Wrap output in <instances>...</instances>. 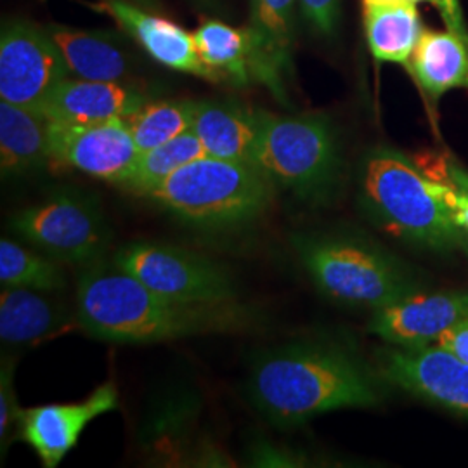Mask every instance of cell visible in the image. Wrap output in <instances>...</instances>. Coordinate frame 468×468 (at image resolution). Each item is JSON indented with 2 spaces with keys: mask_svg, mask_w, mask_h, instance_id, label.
<instances>
[{
  "mask_svg": "<svg viewBox=\"0 0 468 468\" xmlns=\"http://www.w3.org/2000/svg\"><path fill=\"white\" fill-rule=\"evenodd\" d=\"M446 176L448 183L452 187L456 218L468 234V170L450 160L446 165Z\"/></svg>",
  "mask_w": 468,
  "mask_h": 468,
  "instance_id": "cell-29",
  "label": "cell"
},
{
  "mask_svg": "<svg viewBox=\"0 0 468 468\" xmlns=\"http://www.w3.org/2000/svg\"><path fill=\"white\" fill-rule=\"evenodd\" d=\"M253 165L276 187L309 205L334 198L342 177V153L330 118L264 113Z\"/></svg>",
  "mask_w": 468,
  "mask_h": 468,
  "instance_id": "cell-6",
  "label": "cell"
},
{
  "mask_svg": "<svg viewBox=\"0 0 468 468\" xmlns=\"http://www.w3.org/2000/svg\"><path fill=\"white\" fill-rule=\"evenodd\" d=\"M113 264L158 295L185 303H229L236 284L228 269L197 251L158 241H135L115 253Z\"/></svg>",
  "mask_w": 468,
  "mask_h": 468,
  "instance_id": "cell-8",
  "label": "cell"
},
{
  "mask_svg": "<svg viewBox=\"0 0 468 468\" xmlns=\"http://www.w3.org/2000/svg\"><path fill=\"white\" fill-rule=\"evenodd\" d=\"M357 200L367 218L411 247L439 253H468L450 183L431 179L402 151L378 146L361 160Z\"/></svg>",
  "mask_w": 468,
  "mask_h": 468,
  "instance_id": "cell-3",
  "label": "cell"
},
{
  "mask_svg": "<svg viewBox=\"0 0 468 468\" xmlns=\"http://www.w3.org/2000/svg\"><path fill=\"white\" fill-rule=\"evenodd\" d=\"M437 9L441 11V16L444 19L446 28L458 35L468 46V27L460 0H441V4L437 5Z\"/></svg>",
  "mask_w": 468,
  "mask_h": 468,
  "instance_id": "cell-30",
  "label": "cell"
},
{
  "mask_svg": "<svg viewBox=\"0 0 468 468\" xmlns=\"http://www.w3.org/2000/svg\"><path fill=\"white\" fill-rule=\"evenodd\" d=\"M404 2H408V4H413V5H417L420 2H431V4H434L435 7L441 4V0H404Z\"/></svg>",
  "mask_w": 468,
  "mask_h": 468,
  "instance_id": "cell-34",
  "label": "cell"
},
{
  "mask_svg": "<svg viewBox=\"0 0 468 468\" xmlns=\"http://www.w3.org/2000/svg\"><path fill=\"white\" fill-rule=\"evenodd\" d=\"M67 307L49 292L5 286L0 295V338L11 347L37 346L71 330Z\"/></svg>",
  "mask_w": 468,
  "mask_h": 468,
  "instance_id": "cell-18",
  "label": "cell"
},
{
  "mask_svg": "<svg viewBox=\"0 0 468 468\" xmlns=\"http://www.w3.org/2000/svg\"><path fill=\"white\" fill-rule=\"evenodd\" d=\"M406 69L421 92L437 102L450 90L468 89V46L450 30L423 28Z\"/></svg>",
  "mask_w": 468,
  "mask_h": 468,
  "instance_id": "cell-21",
  "label": "cell"
},
{
  "mask_svg": "<svg viewBox=\"0 0 468 468\" xmlns=\"http://www.w3.org/2000/svg\"><path fill=\"white\" fill-rule=\"evenodd\" d=\"M249 390L257 410L278 427L382 401V384L356 352L318 340L262 354L251 368Z\"/></svg>",
  "mask_w": 468,
  "mask_h": 468,
  "instance_id": "cell-1",
  "label": "cell"
},
{
  "mask_svg": "<svg viewBox=\"0 0 468 468\" xmlns=\"http://www.w3.org/2000/svg\"><path fill=\"white\" fill-rule=\"evenodd\" d=\"M69 77L61 49L48 28L9 21L0 37V100L40 112Z\"/></svg>",
  "mask_w": 468,
  "mask_h": 468,
  "instance_id": "cell-9",
  "label": "cell"
},
{
  "mask_svg": "<svg viewBox=\"0 0 468 468\" xmlns=\"http://www.w3.org/2000/svg\"><path fill=\"white\" fill-rule=\"evenodd\" d=\"M77 323L115 344H154L195 335L234 332L250 323L249 311L229 303L172 301L113 266L87 269L77 286Z\"/></svg>",
  "mask_w": 468,
  "mask_h": 468,
  "instance_id": "cell-2",
  "label": "cell"
},
{
  "mask_svg": "<svg viewBox=\"0 0 468 468\" xmlns=\"http://www.w3.org/2000/svg\"><path fill=\"white\" fill-rule=\"evenodd\" d=\"M205 154L207 151L203 148L198 135L189 131L162 146L141 153L135 162L133 176L123 187H129L141 197H148L153 189L164 185L179 168Z\"/></svg>",
  "mask_w": 468,
  "mask_h": 468,
  "instance_id": "cell-24",
  "label": "cell"
},
{
  "mask_svg": "<svg viewBox=\"0 0 468 468\" xmlns=\"http://www.w3.org/2000/svg\"><path fill=\"white\" fill-rule=\"evenodd\" d=\"M56 261V259H54ZM49 255H40L4 238L0 241V283L40 292L65 288L67 276Z\"/></svg>",
  "mask_w": 468,
  "mask_h": 468,
  "instance_id": "cell-26",
  "label": "cell"
},
{
  "mask_svg": "<svg viewBox=\"0 0 468 468\" xmlns=\"http://www.w3.org/2000/svg\"><path fill=\"white\" fill-rule=\"evenodd\" d=\"M382 375L421 399L468 417V363L439 346H396L384 352Z\"/></svg>",
  "mask_w": 468,
  "mask_h": 468,
  "instance_id": "cell-13",
  "label": "cell"
},
{
  "mask_svg": "<svg viewBox=\"0 0 468 468\" xmlns=\"http://www.w3.org/2000/svg\"><path fill=\"white\" fill-rule=\"evenodd\" d=\"M365 32L368 48L378 63L408 68L423 32L413 4L365 7Z\"/></svg>",
  "mask_w": 468,
  "mask_h": 468,
  "instance_id": "cell-22",
  "label": "cell"
},
{
  "mask_svg": "<svg viewBox=\"0 0 468 468\" xmlns=\"http://www.w3.org/2000/svg\"><path fill=\"white\" fill-rule=\"evenodd\" d=\"M293 241L313 283L338 303L375 313L425 286L410 264L368 238L314 233Z\"/></svg>",
  "mask_w": 468,
  "mask_h": 468,
  "instance_id": "cell-4",
  "label": "cell"
},
{
  "mask_svg": "<svg viewBox=\"0 0 468 468\" xmlns=\"http://www.w3.org/2000/svg\"><path fill=\"white\" fill-rule=\"evenodd\" d=\"M11 228L46 255L77 266L100 261L112 239L98 200L71 189L23 208L11 220Z\"/></svg>",
  "mask_w": 468,
  "mask_h": 468,
  "instance_id": "cell-7",
  "label": "cell"
},
{
  "mask_svg": "<svg viewBox=\"0 0 468 468\" xmlns=\"http://www.w3.org/2000/svg\"><path fill=\"white\" fill-rule=\"evenodd\" d=\"M201 61L218 79L228 77L238 84H247L250 68V38L247 28H234L218 19L203 21L193 34Z\"/></svg>",
  "mask_w": 468,
  "mask_h": 468,
  "instance_id": "cell-23",
  "label": "cell"
},
{
  "mask_svg": "<svg viewBox=\"0 0 468 468\" xmlns=\"http://www.w3.org/2000/svg\"><path fill=\"white\" fill-rule=\"evenodd\" d=\"M50 162L49 120L40 112L0 102V168L4 177L34 174Z\"/></svg>",
  "mask_w": 468,
  "mask_h": 468,
  "instance_id": "cell-20",
  "label": "cell"
},
{
  "mask_svg": "<svg viewBox=\"0 0 468 468\" xmlns=\"http://www.w3.org/2000/svg\"><path fill=\"white\" fill-rule=\"evenodd\" d=\"M299 0H251V73L282 94L284 73L292 69L295 15Z\"/></svg>",
  "mask_w": 468,
  "mask_h": 468,
  "instance_id": "cell-16",
  "label": "cell"
},
{
  "mask_svg": "<svg viewBox=\"0 0 468 468\" xmlns=\"http://www.w3.org/2000/svg\"><path fill=\"white\" fill-rule=\"evenodd\" d=\"M302 16L305 21L324 37L336 34L340 16H342V0H299Z\"/></svg>",
  "mask_w": 468,
  "mask_h": 468,
  "instance_id": "cell-28",
  "label": "cell"
},
{
  "mask_svg": "<svg viewBox=\"0 0 468 468\" xmlns=\"http://www.w3.org/2000/svg\"><path fill=\"white\" fill-rule=\"evenodd\" d=\"M118 408V390L106 382L84 401L42 404L21 411L16 439L28 444L42 465L58 467L84 434L89 423Z\"/></svg>",
  "mask_w": 468,
  "mask_h": 468,
  "instance_id": "cell-11",
  "label": "cell"
},
{
  "mask_svg": "<svg viewBox=\"0 0 468 468\" xmlns=\"http://www.w3.org/2000/svg\"><path fill=\"white\" fill-rule=\"evenodd\" d=\"M274 187L253 164L205 154L179 168L146 198L187 224L228 229L261 218Z\"/></svg>",
  "mask_w": 468,
  "mask_h": 468,
  "instance_id": "cell-5",
  "label": "cell"
},
{
  "mask_svg": "<svg viewBox=\"0 0 468 468\" xmlns=\"http://www.w3.org/2000/svg\"><path fill=\"white\" fill-rule=\"evenodd\" d=\"M437 346L452 352L460 361L468 363V326L454 328L437 340Z\"/></svg>",
  "mask_w": 468,
  "mask_h": 468,
  "instance_id": "cell-31",
  "label": "cell"
},
{
  "mask_svg": "<svg viewBox=\"0 0 468 468\" xmlns=\"http://www.w3.org/2000/svg\"><path fill=\"white\" fill-rule=\"evenodd\" d=\"M94 7L113 17L160 65L207 80H218V75L201 61L193 34L172 19L156 16L123 0H100Z\"/></svg>",
  "mask_w": 468,
  "mask_h": 468,
  "instance_id": "cell-14",
  "label": "cell"
},
{
  "mask_svg": "<svg viewBox=\"0 0 468 468\" xmlns=\"http://www.w3.org/2000/svg\"><path fill=\"white\" fill-rule=\"evenodd\" d=\"M195 101H153L144 102L127 118L139 153L162 146L193 129Z\"/></svg>",
  "mask_w": 468,
  "mask_h": 468,
  "instance_id": "cell-25",
  "label": "cell"
},
{
  "mask_svg": "<svg viewBox=\"0 0 468 468\" xmlns=\"http://www.w3.org/2000/svg\"><path fill=\"white\" fill-rule=\"evenodd\" d=\"M264 113L231 101H195L193 133L208 156L253 164Z\"/></svg>",
  "mask_w": 468,
  "mask_h": 468,
  "instance_id": "cell-17",
  "label": "cell"
},
{
  "mask_svg": "<svg viewBox=\"0 0 468 468\" xmlns=\"http://www.w3.org/2000/svg\"><path fill=\"white\" fill-rule=\"evenodd\" d=\"M48 32L61 49L69 75L101 82H123L131 75V58L118 35L61 25H50Z\"/></svg>",
  "mask_w": 468,
  "mask_h": 468,
  "instance_id": "cell-19",
  "label": "cell"
},
{
  "mask_svg": "<svg viewBox=\"0 0 468 468\" xmlns=\"http://www.w3.org/2000/svg\"><path fill=\"white\" fill-rule=\"evenodd\" d=\"M398 4H408L404 0H363L365 7H382V5H398Z\"/></svg>",
  "mask_w": 468,
  "mask_h": 468,
  "instance_id": "cell-32",
  "label": "cell"
},
{
  "mask_svg": "<svg viewBox=\"0 0 468 468\" xmlns=\"http://www.w3.org/2000/svg\"><path fill=\"white\" fill-rule=\"evenodd\" d=\"M144 102L146 96L133 85L68 77L46 101L40 113L50 123L90 125L115 118L127 120Z\"/></svg>",
  "mask_w": 468,
  "mask_h": 468,
  "instance_id": "cell-15",
  "label": "cell"
},
{
  "mask_svg": "<svg viewBox=\"0 0 468 468\" xmlns=\"http://www.w3.org/2000/svg\"><path fill=\"white\" fill-rule=\"evenodd\" d=\"M468 326V292L415 293L394 302L369 319V334L399 347H421L454 328Z\"/></svg>",
  "mask_w": 468,
  "mask_h": 468,
  "instance_id": "cell-12",
  "label": "cell"
},
{
  "mask_svg": "<svg viewBox=\"0 0 468 468\" xmlns=\"http://www.w3.org/2000/svg\"><path fill=\"white\" fill-rule=\"evenodd\" d=\"M123 2H131L135 5H141L144 9H154L156 7V0H123Z\"/></svg>",
  "mask_w": 468,
  "mask_h": 468,
  "instance_id": "cell-33",
  "label": "cell"
},
{
  "mask_svg": "<svg viewBox=\"0 0 468 468\" xmlns=\"http://www.w3.org/2000/svg\"><path fill=\"white\" fill-rule=\"evenodd\" d=\"M15 363L11 359H4L2 373H0V442L2 452L9 446L13 437L17 432V423L21 417V408L17 406L15 394Z\"/></svg>",
  "mask_w": 468,
  "mask_h": 468,
  "instance_id": "cell-27",
  "label": "cell"
},
{
  "mask_svg": "<svg viewBox=\"0 0 468 468\" xmlns=\"http://www.w3.org/2000/svg\"><path fill=\"white\" fill-rule=\"evenodd\" d=\"M49 144L50 162L120 186L129 181L141 154L125 118L90 125L49 122Z\"/></svg>",
  "mask_w": 468,
  "mask_h": 468,
  "instance_id": "cell-10",
  "label": "cell"
}]
</instances>
